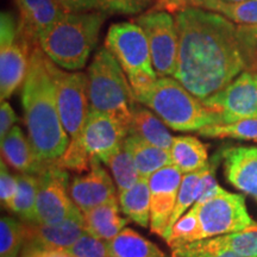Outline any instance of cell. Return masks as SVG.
<instances>
[{
  "label": "cell",
  "instance_id": "52a82bcc",
  "mask_svg": "<svg viewBox=\"0 0 257 257\" xmlns=\"http://www.w3.org/2000/svg\"><path fill=\"white\" fill-rule=\"evenodd\" d=\"M35 47L25 36L14 14L0 16V99L6 101L27 79L30 56Z\"/></svg>",
  "mask_w": 257,
  "mask_h": 257
},
{
  "label": "cell",
  "instance_id": "cb8c5ba5",
  "mask_svg": "<svg viewBox=\"0 0 257 257\" xmlns=\"http://www.w3.org/2000/svg\"><path fill=\"white\" fill-rule=\"evenodd\" d=\"M125 144L133 154L141 178L149 179L157 170L173 165L169 150L154 146L143 138L128 135Z\"/></svg>",
  "mask_w": 257,
  "mask_h": 257
},
{
  "label": "cell",
  "instance_id": "d6986e66",
  "mask_svg": "<svg viewBox=\"0 0 257 257\" xmlns=\"http://www.w3.org/2000/svg\"><path fill=\"white\" fill-rule=\"evenodd\" d=\"M174 249L193 253H207V255L234 252L244 257H257V223L239 232L195 240Z\"/></svg>",
  "mask_w": 257,
  "mask_h": 257
},
{
  "label": "cell",
  "instance_id": "d4e9b609",
  "mask_svg": "<svg viewBox=\"0 0 257 257\" xmlns=\"http://www.w3.org/2000/svg\"><path fill=\"white\" fill-rule=\"evenodd\" d=\"M170 156L173 166L178 167L184 174L205 168L210 162L207 147L193 136L174 137Z\"/></svg>",
  "mask_w": 257,
  "mask_h": 257
},
{
  "label": "cell",
  "instance_id": "7c38bea8",
  "mask_svg": "<svg viewBox=\"0 0 257 257\" xmlns=\"http://www.w3.org/2000/svg\"><path fill=\"white\" fill-rule=\"evenodd\" d=\"M68 173L50 165L38 175L36 224H57L76 207L68 194Z\"/></svg>",
  "mask_w": 257,
  "mask_h": 257
},
{
  "label": "cell",
  "instance_id": "e0dca14e",
  "mask_svg": "<svg viewBox=\"0 0 257 257\" xmlns=\"http://www.w3.org/2000/svg\"><path fill=\"white\" fill-rule=\"evenodd\" d=\"M188 8L214 12L239 25L257 27V0H157L152 10L178 12L180 10Z\"/></svg>",
  "mask_w": 257,
  "mask_h": 257
},
{
  "label": "cell",
  "instance_id": "e575fe53",
  "mask_svg": "<svg viewBox=\"0 0 257 257\" xmlns=\"http://www.w3.org/2000/svg\"><path fill=\"white\" fill-rule=\"evenodd\" d=\"M0 166H2L0 167V199L3 206L9 211H12L18 194V175H12L9 172L4 160H2Z\"/></svg>",
  "mask_w": 257,
  "mask_h": 257
},
{
  "label": "cell",
  "instance_id": "4fadbf2b",
  "mask_svg": "<svg viewBox=\"0 0 257 257\" xmlns=\"http://www.w3.org/2000/svg\"><path fill=\"white\" fill-rule=\"evenodd\" d=\"M86 232L85 217L75 207L57 224H24L23 248L34 251L67 250Z\"/></svg>",
  "mask_w": 257,
  "mask_h": 257
},
{
  "label": "cell",
  "instance_id": "60d3db41",
  "mask_svg": "<svg viewBox=\"0 0 257 257\" xmlns=\"http://www.w3.org/2000/svg\"><path fill=\"white\" fill-rule=\"evenodd\" d=\"M249 70L257 73V46L255 48V50H253V54H252V57H251V62H250Z\"/></svg>",
  "mask_w": 257,
  "mask_h": 257
},
{
  "label": "cell",
  "instance_id": "ee69618b",
  "mask_svg": "<svg viewBox=\"0 0 257 257\" xmlns=\"http://www.w3.org/2000/svg\"><path fill=\"white\" fill-rule=\"evenodd\" d=\"M172 257H175V256H172Z\"/></svg>",
  "mask_w": 257,
  "mask_h": 257
},
{
  "label": "cell",
  "instance_id": "484cf974",
  "mask_svg": "<svg viewBox=\"0 0 257 257\" xmlns=\"http://www.w3.org/2000/svg\"><path fill=\"white\" fill-rule=\"evenodd\" d=\"M119 206L128 219L148 227L150 225L149 179L140 178L133 187L119 193Z\"/></svg>",
  "mask_w": 257,
  "mask_h": 257
},
{
  "label": "cell",
  "instance_id": "30bf717a",
  "mask_svg": "<svg viewBox=\"0 0 257 257\" xmlns=\"http://www.w3.org/2000/svg\"><path fill=\"white\" fill-rule=\"evenodd\" d=\"M143 29L152 53L153 66L160 78L174 76L178 63L179 34L175 17L167 11L152 10L135 19Z\"/></svg>",
  "mask_w": 257,
  "mask_h": 257
},
{
  "label": "cell",
  "instance_id": "ba28073f",
  "mask_svg": "<svg viewBox=\"0 0 257 257\" xmlns=\"http://www.w3.org/2000/svg\"><path fill=\"white\" fill-rule=\"evenodd\" d=\"M195 205L199 220L198 240L239 232L256 224L246 210L245 198L242 194L224 191L217 197L195 202Z\"/></svg>",
  "mask_w": 257,
  "mask_h": 257
},
{
  "label": "cell",
  "instance_id": "8fae6325",
  "mask_svg": "<svg viewBox=\"0 0 257 257\" xmlns=\"http://www.w3.org/2000/svg\"><path fill=\"white\" fill-rule=\"evenodd\" d=\"M202 102L220 114L223 124L257 119V73L244 70L230 85Z\"/></svg>",
  "mask_w": 257,
  "mask_h": 257
},
{
  "label": "cell",
  "instance_id": "f35d334b",
  "mask_svg": "<svg viewBox=\"0 0 257 257\" xmlns=\"http://www.w3.org/2000/svg\"><path fill=\"white\" fill-rule=\"evenodd\" d=\"M172 256H175V257H244V256L237 255V253L234 252H220V253H214V255H207V253L186 252L179 249H172Z\"/></svg>",
  "mask_w": 257,
  "mask_h": 257
},
{
  "label": "cell",
  "instance_id": "1f68e13d",
  "mask_svg": "<svg viewBox=\"0 0 257 257\" xmlns=\"http://www.w3.org/2000/svg\"><path fill=\"white\" fill-rule=\"evenodd\" d=\"M199 239L198 206L193 205L189 210L176 221L170 231L169 238L166 240L170 249L188 244Z\"/></svg>",
  "mask_w": 257,
  "mask_h": 257
},
{
  "label": "cell",
  "instance_id": "b9f144b4",
  "mask_svg": "<svg viewBox=\"0 0 257 257\" xmlns=\"http://www.w3.org/2000/svg\"><path fill=\"white\" fill-rule=\"evenodd\" d=\"M21 257H35V251L34 250L23 248V252H22Z\"/></svg>",
  "mask_w": 257,
  "mask_h": 257
},
{
  "label": "cell",
  "instance_id": "f1b7e54d",
  "mask_svg": "<svg viewBox=\"0 0 257 257\" xmlns=\"http://www.w3.org/2000/svg\"><path fill=\"white\" fill-rule=\"evenodd\" d=\"M38 175H18V194L12 211L27 223L36 224Z\"/></svg>",
  "mask_w": 257,
  "mask_h": 257
},
{
  "label": "cell",
  "instance_id": "ac0fdd59",
  "mask_svg": "<svg viewBox=\"0 0 257 257\" xmlns=\"http://www.w3.org/2000/svg\"><path fill=\"white\" fill-rule=\"evenodd\" d=\"M220 155L227 181L257 201V147H230Z\"/></svg>",
  "mask_w": 257,
  "mask_h": 257
},
{
  "label": "cell",
  "instance_id": "3957f363",
  "mask_svg": "<svg viewBox=\"0 0 257 257\" xmlns=\"http://www.w3.org/2000/svg\"><path fill=\"white\" fill-rule=\"evenodd\" d=\"M47 66L55 83L61 120L70 138L68 149L56 165L76 173L89 172L91 160L81 142L82 130L89 112L87 74L63 70L48 56Z\"/></svg>",
  "mask_w": 257,
  "mask_h": 257
},
{
  "label": "cell",
  "instance_id": "83f0119b",
  "mask_svg": "<svg viewBox=\"0 0 257 257\" xmlns=\"http://www.w3.org/2000/svg\"><path fill=\"white\" fill-rule=\"evenodd\" d=\"M104 165L110 168L119 193L131 188L141 178L138 173L134 156L126 144L118 148L112 155L105 161Z\"/></svg>",
  "mask_w": 257,
  "mask_h": 257
},
{
  "label": "cell",
  "instance_id": "ab89813d",
  "mask_svg": "<svg viewBox=\"0 0 257 257\" xmlns=\"http://www.w3.org/2000/svg\"><path fill=\"white\" fill-rule=\"evenodd\" d=\"M35 257H73L66 250H55V251H35Z\"/></svg>",
  "mask_w": 257,
  "mask_h": 257
},
{
  "label": "cell",
  "instance_id": "5bb4252c",
  "mask_svg": "<svg viewBox=\"0 0 257 257\" xmlns=\"http://www.w3.org/2000/svg\"><path fill=\"white\" fill-rule=\"evenodd\" d=\"M130 128L113 115L89 110L81 142L89 160L104 163L124 143Z\"/></svg>",
  "mask_w": 257,
  "mask_h": 257
},
{
  "label": "cell",
  "instance_id": "44dd1931",
  "mask_svg": "<svg viewBox=\"0 0 257 257\" xmlns=\"http://www.w3.org/2000/svg\"><path fill=\"white\" fill-rule=\"evenodd\" d=\"M2 156L6 165L22 174L40 175L50 166L38 159L30 141L19 126H15L2 141Z\"/></svg>",
  "mask_w": 257,
  "mask_h": 257
},
{
  "label": "cell",
  "instance_id": "d6a6232c",
  "mask_svg": "<svg viewBox=\"0 0 257 257\" xmlns=\"http://www.w3.org/2000/svg\"><path fill=\"white\" fill-rule=\"evenodd\" d=\"M24 244V225L10 217L0 220V257L18 256Z\"/></svg>",
  "mask_w": 257,
  "mask_h": 257
},
{
  "label": "cell",
  "instance_id": "836d02e7",
  "mask_svg": "<svg viewBox=\"0 0 257 257\" xmlns=\"http://www.w3.org/2000/svg\"><path fill=\"white\" fill-rule=\"evenodd\" d=\"M66 251L73 257H108L107 243L87 231Z\"/></svg>",
  "mask_w": 257,
  "mask_h": 257
},
{
  "label": "cell",
  "instance_id": "2e32d148",
  "mask_svg": "<svg viewBox=\"0 0 257 257\" xmlns=\"http://www.w3.org/2000/svg\"><path fill=\"white\" fill-rule=\"evenodd\" d=\"M115 186L100 161L92 159L91 169L86 175L76 176L69 186L72 200L80 211L88 212L117 198Z\"/></svg>",
  "mask_w": 257,
  "mask_h": 257
},
{
  "label": "cell",
  "instance_id": "277c9868",
  "mask_svg": "<svg viewBox=\"0 0 257 257\" xmlns=\"http://www.w3.org/2000/svg\"><path fill=\"white\" fill-rule=\"evenodd\" d=\"M106 12H66L38 40L37 46L56 66L82 69L99 41Z\"/></svg>",
  "mask_w": 257,
  "mask_h": 257
},
{
  "label": "cell",
  "instance_id": "ffe728a7",
  "mask_svg": "<svg viewBox=\"0 0 257 257\" xmlns=\"http://www.w3.org/2000/svg\"><path fill=\"white\" fill-rule=\"evenodd\" d=\"M16 4L22 29L31 46H37L42 35L66 14L57 0H16Z\"/></svg>",
  "mask_w": 257,
  "mask_h": 257
},
{
  "label": "cell",
  "instance_id": "8d00e7d4",
  "mask_svg": "<svg viewBox=\"0 0 257 257\" xmlns=\"http://www.w3.org/2000/svg\"><path fill=\"white\" fill-rule=\"evenodd\" d=\"M66 12H94L110 14L104 0H57Z\"/></svg>",
  "mask_w": 257,
  "mask_h": 257
},
{
  "label": "cell",
  "instance_id": "7402d4cb",
  "mask_svg": "<svg viewBox=\"0 0 257 257\" xmlns=\"http://www.w3.org/2000/svg\"><path fill=\"white\" fill-rule=\"evenodd\" d=\"M119 200L118 198L106 202L104 205L85 212V227L88 233L100 238L105 242H110L125 229L127 219L119 216Z\"/></svg>",
  "mask_w": 257,
  "mask_h": 257
},
{
  "label": "cell",
  "instance_id": "8992f818",
  "mask_svg": "<svg viewBox=\"0 0 257 257\" xmlns=\"http://www.w3.org/2000/svg\"><path fill=\"white\" fill-rule=\"evenodd\" d=\"M89 110L113 115L130 128L136 104L126 73L106 48H100L87 70Z\"/></svg>",
  "mask_w": 257,
  "mask_h": 257
},
{
  "label": "cell",
  "instance_id": "f546056e",
  "mask_svg": "<svg viewBox=\"0 0 257 257\" xmlns=\"http://www.w3.org/2000/svg\"><path fill=\"white\" fill-rule=\"evenodd\" d=\"M204 170L205 168H202L200 170H197V172L184 174V176H182V181L181 185H180L174 211H173L172 217H170L165 233L162 236L163 239L167 240L169 238L170 231H172L174 224L197 202V188L199 180H200Z\"/></svg>",
  "mask_w": 257,
  "mask_h": 257
},
{
  "label": "cell",
  "instance_id": "7a4b0ae2",
  "mask_svg": "<svg viewBox=\"0 0 257 257\" xmlns=\"http://www.w3.org/2000/svg\"><path fill=\"white\" fill-rule=\"evenodd\" d=\"M22 105L28 138L38 159L56 165L68 149L70 138L64 130L56 100V88L47 66V55L35 47L22 89Z\"/></svg>",
  "mask_w": 257,
  "mask_h": 257
},
{
  "label": "cell",
  "instance_id": "74e56055",
  "mask_svg": "<svg viewBox=\"0 0 257 257\" xmlns=\"http://www.w3.org/2000/svg\"><path fill=\"white\" fill-rule=\"evenodd\" d=\"M18 118L16 115L14 108L8 101H2L0 106V141L8 136V134L16 126Z\"/></svg>",
  "mask_w": 257,
  "mask_h": 257
},
{
  "label": "cell",
  "instance_id": "603a6c76",
  "mask_svg": "<svg viewBox=\"0 0 257 257\" xmlns=\"http://www.w3.org/2000/svg\"><path fill=\"white\" fill-rule=\"evenodd\" d=\"M128 135L143 138L147 142L169 152L174 142V137L169 133L163 120L156 113L141 106L140 102H136L133 107V119Z\"/></svg>",
  "mask_w": 257,
  "mask_h": 257
},
{
  "label": "cell",
  "instance_id": "9a60e30c",
  "mask_svg": "<svg viewBox=\"0 0 257 257\" xmlns=\"http://www.w3.org/2000/svg\"><path fill=\"white\" fill-rule=\"evenodd\" d=\"M184 173L175 166L157 170L149 178L150 187V230L153 233H165L174 211L176 198Z\"/></svg>",
  "mask_w": 257,
  "mask_h": 257
},
{
  "label": "cell",
  "instance_id": "9c48e42d",
  "mask_svg": "<svg viewBox=\"0 0 257 257\" xmlns=\"http://www.w3.org/2000/svg\"><path fill=\"white\" fill-rule=\"evenodd\" d=\"M105 48L113 55L127 76L146 74L159 78L153 66L152 53L143 29L133 22H119L108 28Z\"/></svg>",
  "mask_w": 257,
  "mask_h": 257
},
{
  "label": "cell",
  "instance_id": "d590c367",
  "mask_svg": "<svg viewBox=\"0 0 257 257\" xmlns=\"http://www.w3.org/2000/svg\"><path fill=\"white\" fill-rule=\"evenodd\" d=\"M157 0H104L110 14L137 15Z\"/></svg>",
  "mask_w": 257,
  "mask_h": 257
},
{
  "label": "cell",
  "instance_id": "f6af8a7d",
  "mask_svg": "<svg viewBox=\"0 0 257 257\" xmlns=\"http://www.w3.org/2000/svg\"><path fill=\"white\" fill-rule=\"evenodd\" d=\"M16 257H18V256H16Z\"/></svg>",
  "mask_w": 257,
  "mask_h": 257
},
{
  "label": "cell",
  "instance_id": "7bdbcfd3",
  "mask_svg": "<svg viewBox=\"0 0 257 257\" xmlns=\"http://www.w3.org/2000/svg\"><path fill=\"white\" fill-rule=\"evenodd\" d=\"M227 2H243V0H227Z\"/></svg>",
  "mask_w": 257,
  "mask_h": 257
},
{
  "label": "cell",
  "instance_id": "4dcf8cb0",
  "mask_svg": "<svg viewBox=\"0 0 257 257\" xmlns=\"http://www.w3.org/2000/svg\"><path fill=\"white\" fill-rule=\"evenodd\" d=\"M198 134L208 138H232L257 142V119H242L230 124H214L200 128Z\"/></svg>",
  "mask_w": 257,
  "mask_h": 257
},
{
  "label": "cell",
  "instance_id": "6da1fadb",
  "mask_svg": "<svg viewBox=\"0 0 257 257\" xmlns=\"http://www.w3.org/2000/svg\"><path fill=\"white\" fill-rule=\"evenodd\" d=\"M179 53L173 78L200 100L249 70L257 46V27L239 25L206 10L175 12Z\"/></svg>",
  "mask_w": 257,
  "mask_h": 257
},
{
  "label": "cell",
  "instance_id": "5b68a950",
  "mask_svg": "<svg viewBox=\"0 0 257 257\" xmlns=\"http://www.w3.org/2000/svg\"><path fill=\"white\" fill-rule=\"evenodd\" d=\"M135 99L159 115L167 126L180 133L223 124L218 112L208 108L178 80L169 76L159 78L149 88L135 95Z\"/></svg>",
  "mask_w": 257,
  "mask_h": 257
},
{
  "label": "cell",
  "instance_id": "4316f807",
  "mask_svg": "<svg viewBox=\"0 0 257 257\" xmlns=\"http://www.w3.org/2000/svg\"><path fill=\"white\" fill-rule=\"evenodd\" d=\"M106 243L108 257H166L157 245L133 229H124Z\"/></svg>",
  "mask_w": 257,
  "mask_h": 257
}]
</instances>
